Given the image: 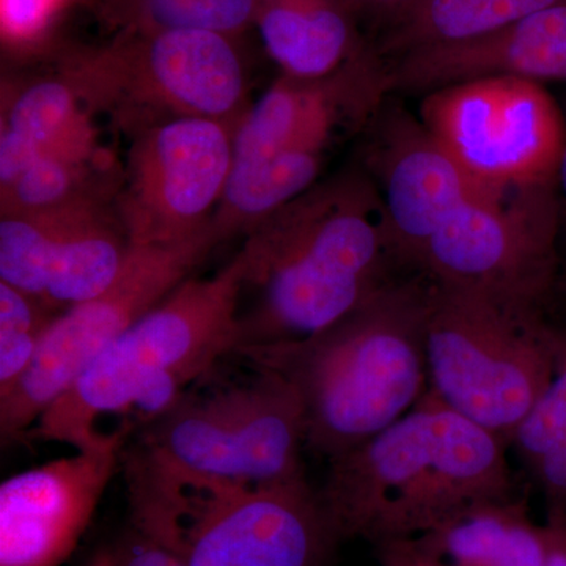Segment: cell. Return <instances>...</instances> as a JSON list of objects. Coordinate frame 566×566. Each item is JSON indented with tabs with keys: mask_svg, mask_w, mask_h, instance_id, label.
<instances>
[{
	"mask_svg": "<svg viewBox=\"0 0 566 566\" xmlns=\"http://www.w3.org/2000/svg\"><path fill=\"white\" fill-rule=\"evenodd\" d=\"M84 104L61 74L3 96L0 189L43 158L95 161L96 140Z\"/></svg>",
	"mask_w": 566,
	"mask_h": 566,
	"instance_id": "obj_18",
	"label": "cell"
},
{
	"mask_svg": "<svg viewBox=\"0 0 566 566\" xmlns=\"http://www.w3.org/2000/svg\"><path fill=\"white\" fill-rule=\"evenodd\" d=\"M259 0H95L104 29L120 32L208 31L240 40L255 24Z\"/></svg>",
	"mask_w": 566,
	"mask_h": 566,
	"instance_id": "obj_22",
	"label": "cell"
},
{
	"mask_svg": "<svg viewBox=\"0 0 566 566\" xmlns=\"http://www.w3.org/2000/svg\"><path fill=\"white\" fill-rule=\"evenodd\" d=\"M389 95V62L370 41L326 76L281 74L234 129L232 170L212 218L216 229L227 240L251 233L314 188L335 142L368 125Z\"/></svg>",
	"mask_w": 566,
	"mask_h": 566,
	"instance_id": "obj_5",
	"label": "cell"
},
{
	"mask_svg": "<svg viewBox=\"0 0 566 566\" xmlns=\"http://www.w3.org/2000/svg\"><path fill=\"white\" fill-rule=\"evenodd\" d=\"M558 219L554 185L474 197L431 238L420 273L539 316L556 275Z\"/></svg>",
	"mask_w": 566,
	"mask_h": 566,
	"instance_id": "obj_12",
	"label": "cell"
},
{
	"mask_svg": "<svg viewBox=\"0 0 566 566\" xmlns=\"http://www.w3.org/2000/svg\"><path fill=\"white\" fill-rule=\"evenodd\" d=\"M566 0H416L378 25L371 46L387 62L502 31Z\"/></svg>",
	"mask_w": 566,
	"mask_h": 566,
	"instance_id": "obj_21",
	"label": "cell"
},
{
	"mask_svg": "<svg viewBox=\"0 0 566 566\" xmlns=\"http://www.w3.org/2000/svg\"><path fill=\"white\" fill-rule=\"evenodd\" d=\"M221 243L210 223L202 233L180 243L132 244L107 289L55 316L28 374L0 400L3 444L28 434L107 346L191 277Z\"/></svg>",
	"mask_w": 566,
	"mask_h": 566,
	"instance_id": "obj_10",
	"label": "cell"
},
{
	"mask_svg": "<svg viewBox=\"0 0 566 566\" xmlns=\"http://www.w3.org/2000/svg\"><path fill=\"white\" fill-rule=\"evenodd\" d=\"M248 281L243 249L210 277H189L129 327L40 417L33 438L91 449L107 433L98 420L137 411L148 423L185 397V389L234 353Z\"/></svg>",
	"mask_w": 566,
	"mask_h": 566,
	"instance_id": "obj_4",
	"label": "cell"
},
{
	"mask_svg": "<svg viewBox=\"0 0 566 566\" xmlns=\"http://www.w3.org/2000/svg\"><path fill=\"white\" fill-rule=\"evenodd\" d=\"M562 337H564V340L566 342V333H560Z\"/></svg>",
	"mask_w": 566,
	"mask_h": 566,
	"instance_id": "obj_34",
	"label": "cell"
},
{
	"mask_svg": "<svg viewBox=\"0 0 566 566\" xmlns=\"http://www.w3.org/2000/svg\"><path fill=\"white\" fill-rule=\"evenodd\" d=\"M390 95L438 91L490 76L566 82V3L465 43L389 61Z\"/></svg>",
	"mask_w": 566,
	"mask_h": 566,
	"instance_id": "obj_17",
	"label": "cell"
},
{
	"mask_svg": "<svg viewBox=\"0 0 566 566\" xmlns=\"http://www.w3.org/2000/svg\"><path fill=\"white\" fill-rule=\"evenodd\" d=\"M240 40L208 31L114 33L63 50L57 74L88 112L134 134L177 118L238 125L249 109Z\"/></svg>",
	"mask_w": 566,
	"mask_h": 566,
	"instance_id": "obj_8",
	"label": "cell"
},
{
	"mask_svg": "<svg viewBox=\"0 0 566 566\" xmlns=\"http://www.w3.org/2000/svg\"><path fill=\"white\" fill-rule=\"evenodd\" d=\"M558 185H560L562 191H564L565 200H566V150L564 155V159H562L560 169H558L557 177Z\"/></svg>",
	"mask_w": 566,
	"mask_h": 566,
	"instance_id": "obj_31",
	"label": "cell"
},
{
	"mask_svg": "<svg viewBox=\"0 0 566 566\" xmlns=\"http://www.w3.org/2000/svg\"><path fill=\"white\" fill-rule=\"evenodd\" d=\"M381 566H449L428 553L416 538L397 539L376 546Z\"/></svg>",
	"mask_w": 566,
	"mask_h": 566,
	"instance_id": "obj_28",
	"label": "cell"
},
{
	"mask_svg": "<svg viewBox=\"0 0 566 566\" xmlns=\"http://www.w3.org/2000/svg\"><path fill=\"white\" fill-rule=\"evenodd\" d=\"M545 566H566V516L547 512Z\"/></svg>",
	"mask_w": 566,
	"mask_h": 566,
	"instance_id": "obj_29",
	"label": "cell"
},
{
	"mask_svg": "<svg viewBox=\"0 0 566 566\" xmlns=\"http://www.w3.org/2000/svg\"><path fill=\"white\" fill-rule=\"evenodd\" d=\"M524 465L545 495L547 512L566 516V434Z\"/></svg>",
	"mask_w": 566,
	"mask_h": 566,
	"instance_id": "obj_26",
	"label": "cell"
},
{
	"mask_svg": "<svg viewBox=\"0 0 566 566\" xmlns=\"http://www.w3.org/2000/svg\"><path fill=\"white\" fill-rule=\"evenodd\" d=\"M566 434V342L557 333V371L549 389L512 439L523 464Z\"/></svg>",
	"mask_w": 566,
	"mask_h": 566,
	"instance_id": "obj_24",
	"label": "cell"
},
{
	"mask_svg": "<svg viewBox=\"0 0 566 566\" xmlns=\"http://www.w3.org/2000/svg\"><path fill=\"white\" fill-rule=\"evenodd\" d=\"M345 2L359 17V20L368 18L379 25L408 9L416 0H345Z\"/></svg>",
	"mask_w": 566,
	"mask_h": 566,
	"instance_id": "obj_30",
	"label": "cell"
},
{
	"mask_svg": "<svg viewBox=\"0 0 566 566\" xmlns=\"http://www.w3.org/2000/svg\"><path fill=\"white\" fill-rule=\"evenodd\" d=\"M117 212L102 193L0 221V282L55 311L84 303L111 285L128 255Z\"/></svg>",
	"mask_w": 566,
	"mask_h": 566,
	"instance_id": "obj_14",
	"label": "cell"
},
{
	"mask_svg": "<svg viewBox=\"0 0 566 566\" xmlns=\"http://www.w3.org/2000/svg\"><path fill=\"white\" fill-rule=\"evenodd\" d=\"M449 566H545V526L528 516L523 499L485 502L464 510L416 538Z\"/></svg>",
	"mask_w": 566,
	"mask_h": 566,
	"instance_id": "obj_20",
	"label": "cell"
},
{
	"mask_svg": "<svg viewBox=\"0 0 566 566\" xmlns=\"http://www.w3.org/2000/svg\"><path fill=\"white\" fill-rule=\"evenodd\" d=\"M420 120L490 196L557 181L566 125L539 82L479 77L422 95Z\"/></svg>",
	"mask_w": 566,
	"mask_h": 566,
	"instance_id": "obj_11",
	"label": "cell"
},
{
	"mask_svg": "<svg viewBox=\"0 0 566 566\" xmlns=\"http://www.w3.org/2000/svg\"><path fill=\"white\" fill-rule=\"evenodd\" d=\"M433 279H390L359 307L300 342L238 353L300 394L305 446L333 461L408 415L428 390L427 311Z\"/></svg>",
	"mask_w": 566,
	"mask_h": 566,
	"instance_id": "obj_3",
	"label": "cell"
},
{
	"mask_svg": "<svg viewBox=\"0 0 566 566\" xmlns=\"http://www.w3.org/2000/svg\"><path fill=\"white\" fill-rule=\"evenodd\" d=\"M253 292L234 353L322 333L390 281L381 202L368 174L316 182L245 234Z\"/></svg>",
	"mask_w": 566,
	"mask_h": 566,
	"instance_id": "obj_1",
	"label": "cell"
},
{
	"mask_svg": "<svg viewBox=\"0 0 566 566\" xmlns=\"http://www.w3.org/2000/svg\"><path fill=\"white\" fill-rule=\"evenodd\" d=\"M129 428L10 476L0 486V566H62L91 526Z\"/></svg>",
	"mask_w": 566,
	"mask_h": 566,
	"instance_id": "obj_16",
	"label": "cell"
},
{
	"mask_svg": "<svg viewBox=\"0 0 566 566\" xmlns=\"http://www.w3.org/2000/svg\"><path fill=\"white\" fill-rule=\"evenodd\" d=\"M65 9L61 0H0L3 48L17 54L43 51Z\"/></svg>",
	"mask_w": 566,
	"mask_h": 566,
	"instance_id": "obj_25",
	"label": "cell"
},
{
	"mask_svg": "<svg viewBox=\"0 0 566 566\" xmlns=\"http://www.w3.org/2000/svg\"><path fill=\"white\" fill-rule=\"evenodd\" d=\"M132 527L188 566H326L342 542L307 479L167 486L126 476Z\"/></svg>",
	"mask_w": 566,
	"mask_h": 566,
	"instance_id": "obj_7",
	"label": "cell"
},
{
	"mask_svg": "<svg viewBox=\"0 0 566 566\" xmlns=\"http://www.w3.org/2000/svg\"><path fill=\"white\" fill-rule=\"evenodd\" d=\"M428 389L512 442L557 371V331L485 294L433 281L427 311Z\"/></svg>",
	"mask_w": 566,
	"mask_h": 566,
	"instance_id": "obj_9",
	"label": "cell"
},
{
	"mask_svg": "<svg viewBox=\"0 0 566 566\" xmlns=\"http://www.w3.org/2000/svg\"><path fill=\"white\" fill-rule=\"evenodd\" d=\"M111 566H188L170 547L132 527L107 551Z\"/></svg>",
	"mask_w": 566,
	"mask_h": 566,
	"instance_id": "obj_27",
	"label": "cell"
},
{
	"mask_svg": "<svg viewBox=\"0 0 566 566\" xmlns=\"http://www.w3.org/2000/svg\"><path fill=\"white\" fill-rule=\"evenodd\" d=\"M234 129L177 118L134 134L114 199L129 243H180L210 227L232 170Z\"/></svg>",
	"mask_w": 566,
	"mask_h": 566,
	"instance_id": "obj_13",
	"label": "cell"
},
{
	"mask_svg": "<svg viewBox=\"0 0 566 566\" xmlns=\"http://www.w3.org/2000/svg\"><path fill=\"white\" fill-rule=\"evenodd\" d=\"M88 566H111L109 553L106 551V553L99 554Z\"/></svg>",
	"mask_w": 566,
	"mask_h": 566,
	"instance_id": "obj_32",
	"label": "cell"
},
{
	"mask_svg": "<svg viewBox=\"0 0 566 566\" xmlns=\"http://www.w3.org/2000/svg\"><path fill=\"white\" fill-rule=\"evenodd\" d=\"M368 142V177L381 202L387 252L398 266L420 273L431 238L480 191L419 115L397 104L379 107Z\"/></svg>",
	"mask_w": 566,
	"mask_h": 566,
	"instance_id": "obj_15",
	"label": "cell"
},
{
	"mask_svg": "<svg viewBox=\"0 0 566 566\" xmlns=\"http://www.w3.org/2000/svg\"><path fill=\"white\" fill-rule=\"evenodd\" d=\"M61 2L63 3V6L66 7V9H69V7L71 6V3L74 2V0H61Z\"/></svg>",
	"mask_w": 566,
	"mask_h": 566,
	"instance_id": "obj_33",
	"label": "cell"
},
{
	"mask_svg": "<svg viewBox=\"0 0 566 566\" xmlns=\"http://www.w3.org/2000/svg\"><path fill=\"white\" fill-rule=\"evenodd\" d=\"M61 312L0 282V400L22 381L50 324Z\"/></svg>",
	"mask_w": 566,
	"mask_h": 566,
	"instance_id": "obj_23",
	"label": "cell"
},
{
	"mask_svg": "<svg viewBox=\"0 0 566 566\" xmlns=\"http://www.w3.org/2000/svg\"><path fill=\"white\" fill-rule=\"evenodd\" d=\"M345 0H259L253 29L283 76L314 80L368 44Z\"/></svg>",
	"mask_w": 566,
	"mask_h": 566,
	"instance_id": "obj_19",
	"label": "cell"
},
{
	"mask_svg": "<svg viewBox=\"0 0 566 566\" xmlns=\"http://www.w3.org/2000/svg\"><path fill=\"white\" fill-rule=\"evenodd\" d=\"M506 446L428 389L408 415L329 461L319 497L342 542L420 538L471 506L516 497Z\"/></svg>",
	"mask_w": 566,
	"mask_h": 566,
	"instance_id": "obj_2",
	"label": "cell"
},
{
	"mask_svg": "<svg viewBox=\"0 0 566 566\" xmlns=\"http://www.w3.org/2000/svg\"><path fill=\"white\" fill-rule=\"evenodd\" d=\"M241 382L185 397L123 450L125 474L167 486L277 485L305 479L300 394L252 367Z\"/></svg>",
	"mask_w": 566,
	"mask_h": 566,
	"instance_id": "obj_6",
	"label": "cell"
}]
</instances>
